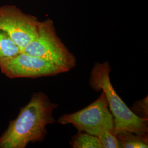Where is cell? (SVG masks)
Instances as JSON below:
<instances>
[{"instance_id": "cell-5", "label": "cell", "mask_w": 148, "mask_h": 148, "mask_svg": "<svg viewBox=\"0 0 148 148\" xmlns=\"http://www.w3.org/2000/svg\"><path fill=\"white\" fill-rule=\"evenodd\" d=\"M40 22L16 5L0 6V29L7 34L21 52L37 37Z\"/></svg>"}, {"instance_id": "cell-9", "label": "cell", "mask_w": 148, "mask_h": 148, "mask_svg": "<svg viewBox=\"0 0 148 148\" xmlns=\"http://www.w3.org/2000/svg\"><path fill=\"white\" fill-rule=\"evenodd\" d=\"M21 52V49L11 37L0 29V60L11 58Z\"/></svg>"}, {"instance_id": "cell-7", "label": "cell", "mask_w": 148, "mask_h": 148, "mask_svg": "<svg viewBox=\"0 0 148 148\" xmlns=\"http://www.w3.org/2000/svg\"><path fill=\"white\" fill-rule=\"evenodd\" d=\"M115 135L121 144L122 148H148V136H142L126 130L120 131Z\"/></svg>"}, {"instance_id": "cell-8", "label": "cell", "mask_w": 148, "mask_h": 148, "mask_svg": "<svg viewBox=\"0 0 148 148\" xmlns=\"http://www.w3.org/2000/svg\"><path fill=\"white\" fill-rule=\"evenodd\" d=\"M70 143L74 148H102L98 138L81 131L71 138Z\"/></svg>"}, {"instance_id": "cell-2", "label": "cell", "mask_w": 148, "mask_h": 148, "mask_svg": "<svg viewBox=\"0 0 148 148\" xmlns=\"http://www.w3.org/2000/svg\"><path fill=\"white\" fill-rule=\"evenodd\" d=\"M111 67L108 62L96 63L90 73L89 84L95 91L102 90L106 95L108 106L114 118V131L126 130L138 135L148 136V119L138 116L117 94L110 79Z\"/></svg>"}, {"instance_id": "cell-3", "label": "cell", "mask_w": 148, "mask_h": 148, "mask_svg": "<svg viewBox=\"0 0 148 148\" xmlns=\"http://www.w3.org/2000/svg\"><path fill=\"white\" fill-rule=\"evenodd\" d=\"M21 52L43 59L68 70L76 65V59L58 36L53 21H40L37 37Z\"/></svg>"}, {"instance_id": "cell-10", "label": "cell", "mask_w": 148, "mask_h": 148, "mask_svg": "<svg viewBox=\"0 0 148 148\" xmlns=\"http://www.w3.org/2000/svg\"><path fill=\"white\" fill-rule=\"evenodd\" d=\"M97 137L101 142L102 148H122L116 136L111 131H103Z\"/></svg>"}, {"instance_id": "cell-6", "label": "cell", "mask_w": 148, "mask_h": 148, "mask_svg": "<svg viewBox=\"0 0 148 148\" xmlns=\"http://www.w3.org/2000/svg\"><path fill=\"white\" fill-rule=\"evenodd\" d=\"M0 70L10 79L37 78L55 76L69 71L43 59L24 52L0 60Z\"/></svg>"}, {"instance_id": "cell-11", "label": "cell", "mask_w": 148, "mask_h": 148, "mask_svg": "<svg viewBox=\"0 0 148 148\" xmlns=\"http://www.w3.org/2000/svg\"><path fill=\"white\" fill-rule=\"evenodd\" d=\"M148 97H147L142 100L136 102L133 105V109H130L138 116L148 119Z\"/></svg>"}, {"instance_id": "cell-4", "label": "cell", "mask_w": 148, "mask_h": 148, "mask_svg": "<svg viewBox=\"0 0 148 148\" xmlns=\"http://www.w3.org/2000/svg\"><path fill=\"white\" fill-rule=\"evenodd\" d=\"M58 122L61 125L71 124L78 130L97 136L104 130L114 133V118L109 110L105 93L82 110L60 117Z\"/></svg>"}, {"instance_id": "cell-1", "label": "cell", "mask_w": 148, "mask_h": 148, "mask_svg": "<svg viewBox=\"0 0 148 148\" xmlns=\"http://www.w3.org/2000/svg\"><path fill=\"white\" fill-rule=\"evenodd\" d=\"M58 106L45 93H34L0 136V148H25L29 143L43 141L47 126L56 122L53 112Z\"/></svg>"}]
</instances>
